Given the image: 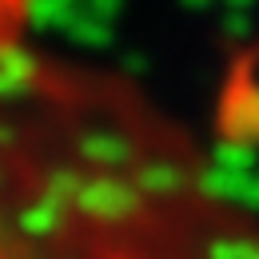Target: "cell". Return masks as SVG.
<instances>
[{
	"mask_svg": "<svg viewBox=\"0 0 259 259\" xmlns=\"http://www.w3.org/2000/svg\"><path fill=\"white\" fill-rule=\"evenodd\" d=\"M36 0H0V60L24 40L28 24H32Z\"/></svg>",
	"mask_w": 259,
	"mask_h": 259,
	"instance_id": "obj_1",
	"label": "cell"
}]
</instances>
